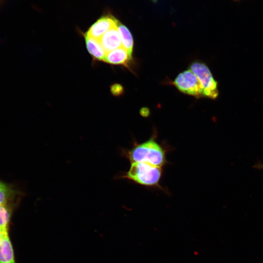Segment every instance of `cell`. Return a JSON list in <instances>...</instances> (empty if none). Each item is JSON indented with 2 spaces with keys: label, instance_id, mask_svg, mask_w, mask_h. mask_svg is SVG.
<instances>
[{
  "label": "cell",
  "instance_id": "9a60e30c",
  "mask_svg": "<svg viewBox=\"0 0 263 263\" xmlns=\"http://www.w3.org/2000/svg\"><path fill=\"white\" fill-rule=\"evenodd\" d=\"M254 167L256 169L263 170V164L261 162H258L255 164Z\"/></svg>",
  "mask_w": 263,
  "mask_h": 263
},
{
  "label": "cell",
  "instance_id": "30bf717a",
  "mask_svg": "<svg viewBox=\"0 0 263 263\" xmlns=\"http://www.w3.org/2000/svg\"><path fill=\"white\" fill-rule=\"evenodd\" d=\"M117 28L121 37L122 46L132 55L134 42L131 32L125 25L119 22Z\"/></svg>",
  "mask_w": 263,
  "mask_h": 263
},
{
  "label": "cell",
  "instance_id": "9c48e42d",
  "mask_svg": "<svg viewBox=\"0 0 263 263\" xmlns=\"http://www.w3.org/2000/svg\"><path fill=\"white\" fill-rule=\"evenodd\" d=\"M85 45L88 53L94 61H104L106 52L102 47L99 40L90 38L85 35Z\"/></svg>",
  "mask_w": 263,
  "mask_h": 263
},
{
  "label": "cell",
  "instance_id": "7a4b0ae2",
  "mask_svg": "<svg viewBox=\"0 0 263 263\" xmlns=\"http://www.w3.org/2000/svg\"><path fill=\"white\" fill-rule=\"evenodd\" d=\"M162 175V168L142 163H132L129 170L118 179H126L139 185L161 188L159 184Z\"/></svg>",
  "mask_w": 263,
  "mask_h": 263
},
{
  "label": "cell",
  "instance_id": "8fae6325",
  "mask_svg": "<svg viewBox=\"0 0 263 263\" xmlns=\"http://www.w3.org/2000/svg\"><path fill=\"white\" fill-rule=\"evenodd\" d=\"M19 194L11 186L0 181V205H8Z\"/></svg>",
  "mask_w": 263,
  "mask_h": 263
},
{
  "label": "cell",
  "instance_id": "ba28073f",
  "mask_svg": "<svg viewBox=\"0 0 263 263\" xmlns=\"http://www.w3.org/2000/svg\"><path fill=\"white\" fill-rule=\"evenodd\" d=\"M0 263H16L8 229L4 231L0 243Z\"/></svg>",
  "mask_w": 263,
  "mask_h": 263
},
{
  "label": "cell",
  "instance_id": "4fadbf2b",
  "mask_svg": "<svg viewBox=\"0 0 263 263\" xmlns=\"http://www.w3.org/2000/svg\"><path fill=\"white\" fill-rule=\"evenodd\" d=\"M110 91L113 95L118 96L123 94L124 88L121 84L114 83L111 86Z\"/></svg>",
  "mask_w": 263,
  "mask_h": 263
},
{
  "label": "cell",
  "instance_id": "2e32d148",
  "mask_svg": "<svg viewBox=\"0 0 263 263\" xmlns=\"http://www.w3.org/2000/svg\"><path fill=\"white\" fill-rule=\"evenodd\" d=\"M7 229H4L0 227V243L2 240L4 231Z\"/></svg>",
  "mask_w": 263,
  "mask_h": 263
},
{
  "label": "cell",
  "instance_id": "52a82bcc",
  "mask_svg": "<svg viewBox=\"0 0 263 263\" xmlns=\"http://www.w3.org/2000/svg\"><path fill=\"white\" fill-rule=\"evenodd\" d=\"M99 41L106 53L121 47V39L117 25L107 31Z\"/></svg>",
  "mask_w": 263,
  "mask_h": 263
},
{
  "label": "cell",
  "instance_id": "e0dca14e",
  "mask_svg": "<svg viewBox=\"0 0 263 263\" xmlns=\"http://www.w3.org/2000/svg\"><path fill=\"white\" fill-rule=\"evenodd\" d=\"M234 1H238V0H233Z\"/></svg>",
  "mask_w": 263,
  "mask_h": 263
},
{
  "label": "cell",
  "instance_id": "8992f818",
  "mask_svg": "<svg viewBox=\"0 0 263 263\" xmlns=\"http://www.w3.org/2000/svg\"><path fill=\"white\" fill-rule=\"evenodd\" d=\"M132 55L122 46L106 53L103 61L113 65H122L129 69Z\"/></svg>",
  "mask_w": 263,
  "mask_h": 263
},
{
  "label": "cell",
  "instance_id": "7c38bea8",
  "mask_svg": "<svg viewBox=\"0 0 263 263\" xmlns=\"http://www.w3.org/2000/svg\"><path fill=\"white\" fill-rule=\"evenodd\" d=\"M11 216L10 207L8 205H0V227L8 229Z\"/></svg>",
  "mask_w": 263,
  "mask_h": 263
},
{
  "label": "cell",
  "instance_id": "3957f363",
  "mask_svg": "<svg viewBox=\"0 0 263 263\" xmlns=\"http://www.w3.org/2000/svg\"><path fill=\"white\" fill-rule=\"evenodd\" d=\"M190 70L198 78L203 89L204 97L216 99L219 94L218 84L208 67L199 61H194L189 66Z\"/></svg>",
  "mask_w": 263,
  "mask_h": 263
},
{
  "label": "cell",
  "instance_id": "6da1fadb",
  "mask_svg": "<svg viewBox=\"0 0 263 263\" xmlns=\"http://www.w3.org/2000/svg\"><path fill=\"white\" fill-rule=\"evenodd\" d=\"M121 154L131 163H146L162 168L167 163L166 150L156 141L155 134L141 143L135 142L131 149L121 150Z\"/></svg>",
  "mask_w": 263,
  "mask_h": 263
},
{
  "label": "cell",
  "instance_id": "5bb4252c",
  "mask_svg": "<svg viewBox=\"0 0 263 263\" xmlns=\"http://www.w3.org/2000/svg\"><path fill=\"white\" fill-rule=\"evenodd\" d=\"M150 110L147 107L142 108L140 111V114L144 117H147L150 115Z\"/></svg>",
  "mask_w": 263,
  "mask_h": 263
},
{
  "label": "cell",
  "instance_id": "277c9868",
  "mask_svg": "<svg viewBox=\"0 0 263 263\" xmlns=\"http://www.w3.org/2000/svg\"><path fill=\"white\" fill-rule=\"evenodd\" d=\"M172 84L184 94L197 98L204 97L202 87L198 78L189 69L178 74Z\"/></svg>",
  "mask_w": 263,
  "mask_h": 263
},
{
  "label": "cell",
  "instance_id": "5b68a950",
  "mask_svg": "<svg viewBox=\"0 0 263 263\" xmlns=\"http://www.w3.org/2000/svg\"><path fill=\"white\" fill-rule=\"evenodd\" d=\"M119 21L112 16L101 17L89 28L85 35L97 40L109 29L117 25Z\"/></svg>",
  "mask_w": 263,
  "mask_h": 263
}]
</instances>
